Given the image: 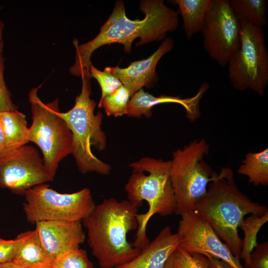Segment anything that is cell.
<instances>
[{
    "mask_svg": "<svg viewBox=\"0 0 268 268\" xmlns=\"http://www.w3.org/2000/svg\"><path fill=\"white\" fill-rule=\"evenodd\" d=\"M165 268H211L205 256L190 253L178 246L170 255Z\"/></svg>",
    "mask_w": 268,
    "mask_h": 268,
    "instance_id": "cell-23",
    "label": "cell"
},
{
    "mask_svg": "<svg viewBox=\"0 0 268 268\" xmlns=\"http://www.w3.org/2000/svg\"><path fill=\"white\" fill-rule=\"evenodd\" d=\"M131 97L128 90L122 85L112 94L100 99L98 106L103 108L108 116H122L127 114Z\"/></svg>",
    "mask_w": 268,
    "mask_h": 268,
    "instance_id": "cell-24",
    "label": "cell"
},
{
    "mask_svg": "<svg viewBox=\"0 0 268 268\" xmlns=\"http://www.w3.org/2000/svg\"><path fill=\"white\" fill-rule=\"evenodd\" d=\"M138 207L128 200L105 199L82 221L87 243L101 268H115L131 261L140 252L127 240L137 228Z\"/></svg>",
    "mask_w": 268,
    "mask_h": 268,
    "instance_id": "cell-2",
    "label": "cell"
},
{
    "mask_svg": "<svg viewBox=\"0 0 268 268\" xmlns=\"http://www.w3.org/2000/svg\"><path fill=\"white\" fill-rule=\"evenodd\" d=\"M173 46V39L166 37L158 49L147 58L133 62L126 68L108 67L104 70L117 77L132 97L143 87L149 86L155 81L158 62Z\"/></svg>",
    "mask_w": 268,
    "mask_h": 268,
    "instance_id": "cell-14",
    "label": "cell"
},
{
    "mask_svg": "<svg viewBox=\"0 0 268 268\" xmlns=\"http://www.w3.org/2000/svg\"><path fill=\"white\" fill-rule=\"evenodd\" d=\"M89 72L91 77L95 78L100 86V99L112 94L123 85L120 80L115 75L105 70H99L92 63L89 67Z\"/></svg>",
    "mask_w": 268,
    "mask_h": 268,
    "instance_id": "cell-26",
    "label": "cell"
},
{
    "mask_svg": "<svg viewBox=\"0 0 268 268\" xmlns=\"http://www.w3.org/2000/svg\"><path fill=\"white\" fill-rule=\"evenodd\" d=\"M0 268H26L23 267H21L18 265L16 264L15 263L10 262L3 264H0Z\"/></svg>",
    "mask_w": 268,
    "mask_h": 268,
    "instance_id": "cell-33",
    "label": "cell"
},
{
    "mask_svg": "<svg viewBox=\"0 0 268 268\" xmlns=\"http://www.w3.org/2000/svg\"><path fill=\"white\" fill-rule=\"evenodd\" d=\"M182 16L183 28L188 39L201 32L212 0H175Z\"/></svg>",
    "mask_w": 268,
    "mask_h": 268,
    "instance_id": "cell-18",
    "label": "cell"
},
{
    "mask_svg": "<svg viewBox=\"0 0 268 268\" xmlns=\"http://www.w3.org/2000/svg\"><path fill=\"white\" fill-rule=\"evenodd\" d=\"M240 24V44L228 62V77L236 89H250L263 96L268 84L265 33L263 27Z\"/></svg>",
    "mask_w": 268,
    "mask_h": 268,
    "instance_id": "cell-8",
    "label": "cell"
},
{
    "mask_svg": "<svg viewBox=\"0 0 268 268\" xmlns=\"http://www.w3.org/2000/svg\"><path fill=\"white\" fill-rule=\"evenodd\" d=\"M139 8L144 13V18L131 20L126 15L123 1L118 0L95 37L82 44H78L74 40L75 60L69 68V72L80 76L84 70H89L92 53L102 46L120 43L123 45L125 51L129 53L135 39L140 38L137 46L162 40L167 33L178 28L179 19L177 13L166 6L163 0H142Z\"/></svg>",
    "mask_w": 268,
    "mask_h": 268,
    "instance_id": "cell-1",
    "label": "cell"
},
{
    "mask_svg": "<svg viewBox=\"0 0 268 268\" xmlns=\"http://www.w3.org/2000/svg\"><path fill=\"white\" fill-rule=\"evenodd\" d=\"M53 180L33 146L26 144L0 153V188L24 196L33 187Z\"/></svg>",
    "mask_w": 268,
    "mask_h": 268,
    "instance_id": "cell-11",
    "label": "cell"
},
{
    "mask_svg": "<svg viewBox=\"0 0 268 268\" xmlns=\"http://www.w3.org/2000/svg\"><path fill=\"white\" fill-rule=\"evenodd\" d=\"M133 174L125 186L128 200L138 208L146 201L148 209L137 213V228L133 246L141 250L149 243L146 235L149 220L155 214L167 216L175 213L176 200L170 174V160L142 157L130 164Z\"/></svg>",
    "mask_w": 268,
    "mask_h": 268,
    "instance_id": "cell-4",
    "label": "cell"
},
{
    "mask_svg": "<svg viewBox=\"0 0 268 268\" xmlns=\"http://www.w3.org/2000/svg\"><path fill=\"white\" fill-rule=\"evenodd\" d=\"M181 237L165 227L140 253L131 261L115 268H165L167 260L180 245Z\"/></svg>",
    "mask_w": 268,
    "mask_h": 268,
    "instance_id": "cell-16",
    "label": "cell"
},
{
    "mask_svg": "<svg viewBox=\"0 0 268 268\" xmlns=\"http://www.w3.org/2000/svg\"><path fill=\"white\" fill-rule=\"evenodd\" d=\"M28 233L29 231L22 232L11 240L0 237V264L12 261L18 246Z\"/></svg>",
    "mask_w": 268,
    "mask_h": 268,
    "instance_id": "cell-27",
    "label": "cell"
},
{
    "mask_svg": "<svg viewBox=\"0 0 268 268\" xmlns=\"http://www.w3.org/2000/svg\"><path fill=\"white\" fill-rule=\"evenodd\" d=\"M201 32L203 44L210 57L225 67L238 50L241 24L228 0H212Z\"/></svg>",
    "mask_w": 268,
    "mask_h": 268,
    "instance_id": "cell-10",
    "label": "cell"
},
{
    "mask_svg": "<svg viewBox=\"0 0 268 268\" xmlns=\"http://www.w3.org/2000/svg\"><path fill=\"white\" fill-rule=\"evenodd\" d=\"M35 225L42 244L55 259L79 248L85 240L80 221H42Z\"/></svg>",
    "mask_w": 268,
    "mask_h": 268,
    "instance_id": "cell-13",
    "label": "cell"
},
{
    "mask_svg": "<svg viewBox=\"0 0 268 268\" xmlns=\"http://www.w3.org/2000/svg\"><path fill=\"white\" fill-rule=\"evenodd\" d=\"M211 268H231L226 263L212 257H207Z\"/></svg>",
    "mask_w": 268,
    "mask_h": 268,
    "instance_id": "cell-30",
    "label": "cell"
},
{
    "mask_svg": "<svg viewBox=\"0 0 268 268\" xmlns=\"http://www.w3.org/2000/svg\"><path fill=\"white\" fill-rule=\"evenodd\" d=\"M3 55L0 56V112L17 109L11 99V94L7 87L4 77V63Z\"/></svg>",
    "mask_w": 268,
    "mask_h": 268,
    "instance_id": "cell-28",
    "label": "cell"
},
{
    "mask_svg": "<svg viewBox=\"0 0 268 268\" xmlns=\"http://www.w3.org/2000/svg\"><path fill=\"white\" fill-rule=\"evenodd\" d=\"M195 211L207 220L233 255L239 259L242 239L238 228L248 214L263 215L266 206L252 201L238 188L231 169L223 168L213 172L205 196L197 203Z\"/></svg>",
    "mask_w": 268,
    "mask_h": 268,
    "instance_id": "cell-3",
    "label": "cell"
},
{
    "mask_svg": "<svg viewBox=\"0 0 268 268\" xmlns=\"http://www.w3.org/2000/svg\"><path fill=\"white\" fill-rule=\"evenodd\" d=\"M5 138V149L17 148L28 142V128L25 115L18 109L0 112Z\"/></svg>",
    "mask_w": 268,
    "mask_h": 268,
    "instance_id": "cell-19",
    "label": "cell"
},
{
    "mask_svg": "<svg viewBox=\"0 0 268 268\" xmlns=\"http://www.w3.org/2000/svg\"><path fill=\"white\" fill-rule=\"evenodd\" d=\"M2 7L0 6V11ZM4 28V24L2 21L0 20V56L3 55V51L4 47V41L3 39V32Z\"/></svg>",
    "mask_w": 268,
    "mask_h": 268,
    "instance_id": "cell-32",
    "label": "cell"
},
{
    "mask_svg": "<svg viewBox=\"0 0 268 268\" xmlns=\"http://www.w3.org/2000/svg\"><path fill=\"white\" fill-rule=\"evenodd\" d=\"M267 0H231V9L240 23L263 27L267 23Z\"/></svg>",
    "mask_w": 268,
    "mask_h": 268,
    "instance_id": "cell-20",
    "label": "cell"
},
{
    "mask_svg": "<svg viewBox=\"0 0 268 268\" xmlns=\"http://www.w3.org/2000/svg\"><path fill=\"white\" fill-rule=\"evenodd\" d=\"M53 268H94V266L86 252L78 248L56 258Z\"/></svg>",
    "mask_w": 268,
    "mask_h": 268,
    "instance_id": "cell-25",
    "label": "cell"
},
{
    "mask_svg": "<svg viewBox=\"0 0 268 268\" xmlns=\"http://www.w3.org/2000/svg\"><path fill=\"white\" fill-rule=\"evenodd\" d=\"M247 268H268V242L258 244L252 252Z\"/></svg>",
    "mask_w": 268,
    "mask_h": 268,
    "instance_id": "cell-29",
    "label": "cell"
},
{
    "mask_svg": "<svg viewBox=\"0 0 268 268\" xmlns=\"http://www.w3.org/2000/svg\"><path fill=\"white\" fill-rule=\"evenodd\" d=\"M82 86L73 107L60 115L66 121L72 134V153L76 165L83 174L95 172L102 175L110 173L111 166L99 159L92 151V146L99 151L106 147V136L102 130L103 114L94 113L96 102L90 98L91 78L89 70L81 76Z\"/></svg>",
    "mask_w": 268,
    "mask_h": 268,
    "instance_id": "cell-5",
    "label": "cell"
},
{
    "mask_svg": "<svg viewBox=\"0 0 268 268\" xmlns=\"http://www.w3.org/2000/svg\"><path fill=\"white\" fill-rule=\"evenodd\" d=\"M209 148L202 138L173 152L170 174L176 200L175 214L182 215L194 211L205 196L213 179L214 172L203 160Z\"/></svg>",
    "mask_w": 268,
    "mask_h": 268,
    "instance_id": "cell-7",
    "label": "cell"
},
{
    "mask_svg": "<svg viewBox=\"0 0 268 268\" xmlns=\"http://www.w3.org/2000/svg\"><path fill=\"white\" fill-rule=\"evenodd\" d=\"M208 87L207 83H203L197 93L188 98L167 95L156 97L141 89L131 97L128 104L127 115L133 117H140L142 115L149 117L154 106L165 103H175L182 106L186 111L187 118L194 121L201 115L200 101Z\"/></svg>",
    "mask_w": 268,
    "mask_h": 268,
    "instance_id": "cell-15",
    "label": "cell"
},
{
    "mask_svg": "<svg viewBox=\"0 0 268 268\" xmlns=\"http://www.w3.org/2000/svg\"><path fill=\"white\" fill-rule=\"evenodd\" d=\"M24 196L23 209L27 221L31 224L42 221H81L96 205L90 190L86 188L63 194L45 183L30 189Z\"/></svg>",
    "mask_w": 268,
    "mask_h": 268,
    "instance_id": "cell-9",
    "label": "cell"
},
{
    "mask_svg": "<svg viewBox=\"0 0 268 268\" xmlns=\"http://www.w3.org/2000/svg\"><path fill=\"white\" fill-rule=\"evenodd\" d=\"M181 216L177 232L181 237L180 247L190 253L224 261L231 268H245L240 259L221 241L208 222L197 211Z\"/></svg>",
    "mask_w": 268,
    "mask_h": 268,
    "instance_id": "cell-12",
    "label": "cell"
},
{
    "mask_svg": "<svg viewBox=\"0 0 268 268\" xmlns=\"http://www.w3.org/2000/svg\"><path fill=\"white\" fill-rule=\"evenodd\" d=\"M268 221V212L263 215L251 214L244 218L239 228L244 234L242 239V248L239 259L244 261L245 266L247 268L250 264V255L258 244L257 235L261 227Z\"/></svg>",
    "mask_w": 268,
    "mask_h": 268,
    "instance_id": "cell-22",
    "label": "cell"
},
{
    "mask_svg": "<svg viewBox=\"0 0 268 268\" xmlns=\"http://www.w3.org/2000/svg\"><path fill=\"white\" fill-rule=\"evenodd\" d=\"M238 172L248 177L255 186L268 184V149L258 152H249L238 169Z\"/></svg>",
    "mask_w": 268,
    "mask_h": 268,
    "instance_id": "cell-21",
    "label": "cell"
},
{
    "mask_svg": "<svg viewBox=\"0 0 268 268\" xmlns=\"http://www.w3.org/2000/svg\"><path fill=\"white\" fill-rule=\"evenodd\" d=\"M5 138L1 122L0 120V153L5 150Z\"/></svg>",
    "mask_w": 268,
    "mask_h": 268,
    "instance_id": "cell-31",
    "label": "cell"
},
{
    "mask_svg": "<svg viewBox=\"0 0 268 268\" xmlns=\"http://www.w3.org/2000/svg\"><path fill=\"white\" fill-rule=\"evenodd\" d=\"M40 87L32 88L28 94L32 122L28 140L40 149L44 165L54 178L59 163L72 153V134L59 114V99L44 103L38 95Z\"/></svg>",
    "mask_w": 268,
    "mask_h": 268,
    "instance_id": "cell-6",
    "label": "cell"
},
{
    "mask_svg": "<svg viewBox=\"0 0 268 268\" xmlns=\"http://www.w3.org/2000/svg\"><path fill=\"white\" fill-rule=\"evenodd\" d=\"M55 258L43 247L35 229L29 230L12 262L26 268H53Z\"/></svg>",
    "mask_w": 268,
    "mask_h": 268,
    "instance_id": "cell-17",
    "label": "cell"
}]
</instances>
